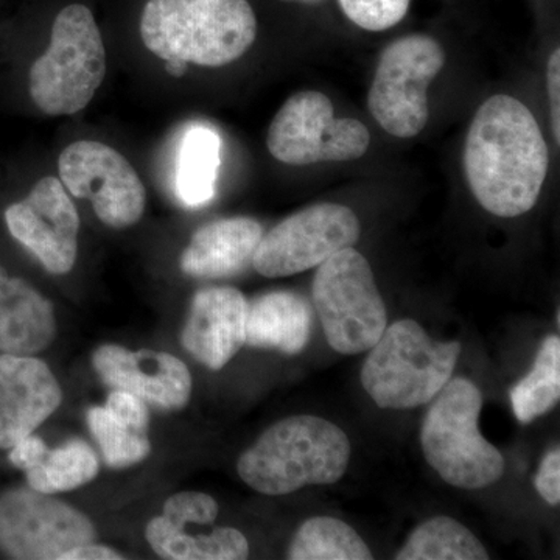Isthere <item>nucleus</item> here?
Here are the masks:
<instances>
[{
  "instance_id": "nucleus-1",
  "label": "nucleus",
  "mask_w": 560,
  "mask_h": 560,
  "mask_svg": "<svg viewBox=\"0 0 560 560\" xmlns=\"http://www.w3.org/2000/svg\"><path fill=\"white\" fill-rule=\"evenodd\" d=\"M550 151L536 117L510 95H493L471 120L464 171L482 208L501 219L529 212L539 200Z\"/></svg>"
},
{
  "instance_id": "nucleus-2",
  "label": "nucleus",
  "mask_w": 560,
  "mask_h": 560,
  "mask_svg": "<svg viewBox=\"0 0 560 560\" xmlns=\"http://www.w3.org/2000/svg\"><path fill=\"white\" fill-rule=\"evenodd\" d=\"M140 36L161 60L221 68L253 46L257 18L248 0H149Z\"/></svg>"
},
{
  "instance_id": "nucleus-3",
  "label": "nucleus",
  "mask_w": 560,
  "mask_h": 560,
  "mask_svg": "<svg viewBox=\"0 0 560 560\" xmlns=\"http://www.w3.org/2000/svg\"><path fill=\"white\" fill-rule=\"evenodd\" d=\"M352 447L340 427L318 416H291L261 433L243 452L238 477L264 495H289L305 486L340 481Z\"/></svg>"
},
{
  "instance_id": "nucleus-4",
  "label": "nucleus",
  "mask_w": 560,
  "mask_h": 560,
  "mask_svg": "<svg viewBox=\"0 0 560 560\" xmlns=\"http://www.w3.org/2000/svg\"><path fill=\"white\" fill-rule=\"evenodd\" d=\"M459 353L458 341L433 340L416 320L400 319L370 349L361 385L382 410H412L447 385Z\"/></svg>"
},
{
  "instance_id": "nucleus-5",
  "label": "nucleus",
  "mask_w": 560,
  "mask_h": 560,
  "mask_svg": "<svg viewBox=\"0 0 560 560\" xmlns=\"http://www.w3.org/2000/svg\"><path fill=\"white\" fill-rule=\"evenodd\" d=\"M481 390L467 378H451L431 400L420 430L423 456L453 488L478 490L503 477V455L482 438Z\"/></svg>"
},
{
  "instance_id": "nucleus-6",
  "label": "nucleus",
  "mask_w": 560,
  "mask_h": 560,
  "mask_svg": "<svg viewBox=\"0 0 560 560\" xmlns=\"http://www.w3.org/2000/svg\"><path fill=\"white\" fill-rule=\"evenodd\" d=\"M106 75L101 28L86 5L65 7L51 25L47 50L28 73L32 101L47 116H73L86 108Z\"/></svg>"
},
{
  "instance_id": "nucleus-7",
  "label": "nucleus",
  "mask_w": 560,
  "mask_h": 560,
  "mask_svg": "<svg viewBox=\"0 0 560 560\" xmlns=\"http://www.w3.org/2000/svg\"><path fill=\"white\" fill-rule=\"evenodd\" d=\"M313 302L327 342L342 355L366 352L388 326V312L370 261L353 246L319 265Z\"/></svg>"
},
{
  "instance_id": "nucleus-8",
  "label": "nucleus",
  "mask_w": 560,
  "mask_h": 560,
  "mask_svg": "<svg viewBox=\"0 0 560 560\" xmlns=\"http://www.w3.org/2000/svg\"><path fill=\"white\" fill-rule=\"evenodd\" d=\"M444 65V49L427 35L405 36L383 50L368 97L383 130L410 139L425 128L430 116L427 91Z\"/></svg>"
},
{
  "instance_id": "nucleus-9",
  "label": "nucleus",
  "mask_w": 560,
  "mask_h": 560,
  "mask_svg": "<svg viewBox=\"0 0 560 560\" xmlns=\"http://www.w3.org/2000/svg\"><path fill=\"white\" fill-rule=\"evenodd\" d=\"M370 143L368 128L355 119H335L334 105L318 91L291 95L267 135L271 156L289 165L355 161Z\"/></svg>"
},
{
  "instance_id": "nucleus-10",
  "label": "nucleus",
  "mask_w": 560,
  "mask_h": 560,
  "mask_svg": "<svg viewBox=\"0 0 560 560\" xmlns=\"http://www.w3.org/2000/svg\"><path fill=\"white\" fill-rule=\"evenodd\" d=\"M361 226L352 209L335 202L313 205L264 234L253 267L265 278H287L318 268L338 250L359 242Z\"/></svg>"
},
{
  "instance_id": "nucleus-11",
  "label": "nucleus",
  "mask_w": 560,
  "mask_h": 560,
  "mask_svg": "<svg viewBox=\"0 0 560 560\" xmlns=\"http://www.w3.org/2000/svg\"><path fill=\"white\" fill-rule=\"evenodd\" d=\"M95 539L91 518L50 493L31 488L0 495V550L11 559L61 560Z\"/></svg>"
},
{
  "instance_id": "nucleus-12",
  "label": "nucleus",
  "mask_w": 560,
  "mask_h": 560,
  "mask_svg": "<svg viewBox=\"0 0 560 560\" xmlns=\"http://www.w3.org/2000/svg\"><path fill=\"white\" fill-rule=\"evenodd\" d=\"M66 190L91 200L95 215L106 226H135L145 212L147 190L135 167L119 151L97 140H77L58 160Z\"/></svg>"
},
{
  "instance_id": "nucleus-13",
  "label": "nucleus",
  "mask_w": 560,
  "mask_h": 560,
  "mask_svg": "<svg viewBox=\"0 0 560 560\" xmlns=\"http://www.w3.org/2000/svg\"><path fill=\"white\" fill-rule=\"evenodd\" d=\"M10 234L51 275H68L79 254L80 215L60 178L46 176L5 210Z\"/></svg>"
},
{
  "instance_id": "nucleus-14",
  "label": "nucleus",
  "mask_w": 560,
  "mask_h": 560,
  "mask_svg": "<svg viewBox=\"0 0 560 560\" xmlns=\"http://www.w3.org/2000/svg\"><path fill=\"white\" fill-rule=\"evenodd\" d=\"M92 364L110 388L128 390L162 410H180L190 400L189 368L172 353L105 345L95 350Z\"/></svg>"
},
{
  "instance_id": "nucleus-15",
  "label": "nucleus",
  "mask_w": 560,
  "mask_h": 560,
  "mask_svg": "<svg viewBox=\"0 0 560 560\" xmlns=\"http://www.w3.org/2000/svg\"><path fill=\"white\" fill-rule=\"evenodd\" d=\"M60 383L43 360L32 355H0V448L35 433L58 410Z\"/></svg>"
},
{
  "instance_id": "nucleus-16",
  "label": "nucleus",
  "mask_w": 560,
  "mask_h": 560,
  "mask_svg": "<svg viewBox=\"0 0 560 560\" xmlns=\"http://www.w3.org/2000/svg\"><path fill=\"white\" fill-rule=\"evenodd\" d=\"M248 301L232 287H210L191 300L180 341L184 349L212 371H220L246 345Z\"/></svg>"
},
{
  "instance_id": "nucleus-17",
  "label": "nucleus",
  "mask_w": 560,
  "mask_h": 560,
  "mask_svg": "<svg viewBox=\"0 0 560 560\" xmlns=\"http://www.w3.org/2000/svg\"><path fill=\"white\" fill-rule=\"evenodd\" d=\"M261 237L260 224L248 217L212 221L191 235L180 256V270L198 279L238 275L253 264Z\"/></svg>"
},
{
  "instance_id": "nucleus-18",
  "label": "nucleus",
  "mask_w": 560,
  "mask_h": 560,
  "mask_svg": "<svg viewBox=\"0 0 560 560\" xmlns=\"http://www.w3.org/2000/svg\"><path fill=\"white\" fill-rule=\"evenodd\" d=\"M57 335L54 305L27 280L0 267V353L33 355Z\"/></svg>"
},
{
  "instance_id": "nucleus-19",
  "label": "nucleus",
  "mask_w": 560,
  "mask_h": 560,
  "mask_svg": "<svg viewBox=\"0 0 560 560\" xmlns=\"http://www.w3.org/2000/svg\"><path fill=\"white\" fill-rule=\"evenodd\" d=\"M311 334L312 308L300 294L275 291L248 304L246 345L296 355L308 345Z\"/></svg>"
},
{
  "instance_id": "nucleus-20",
  "label": "nucleus",
  "mask_w": 560,
  "mask_h": 560,
  "mask_svg": "<svg viewBox=\"0 0 560 560\" xmlns=\"http://www.w3.org/2000/svg\"><path fill=\"white\" fill-rule=\"evenodd\" d=\"M145 537L151 550L162 559L242 560L249 556L248 540L238 529L217 528L208 534H190L164 515L151 518Z\"/></svg>"
},
{
  "instance_id": "nucleus-21",
  "label": "nucleus",
  "mask_w": 560,
  "mask_h": 560,
  "mask_svg": "<svg viewBox=\"0 0 560 560\" xmlns=\"http://www.w3.org/2000/svg\"><path fill=\"white\" fill-rule=\"evenodd\" d=\"M220 149V136L206 125L184 132L176 158V194L187 208H201L215 195Z\"/></svg>"
},
{
  "instance_id": "nucleus-22",
  "label": "nucleus",
  "mask_w": 560,
  "mask_h": 560,
  "mask_svg": "<svg viewBox=\"0 0 560 560\" xmlns=\"http://www.w3.org/2000/svg\"><path fill=\"white\" fill-rule=\"evenodd\" d=\"M397 560H488L489 555L470 529L447 515L430 518L418 526Z\"/></svg>"
},
{
  "instance_id": "nucleus-23",
  "label": "nucleus",
  "mask_w": 560,
  "mask_h": 560,
  "mask_svg": "<svg viewBox=\"0 0 560 560\" xmlns=\"http://www.w3.org/2000/svg\"><path fill=\"white\" fill-rule=\"evenodd\" d=\"M287 559L371 560L374 556L348 523L334 517H313L294 534Z\"/></svg>"
},
{
  "instance_id": "nucleus-24",
  "label": "nucleus",
  "mask_w": 560,
  "mask_h": 560,
  "mask_svg": "<svg viewBox=\"0 0 560 560\" xmlns=\"http://www.w3.org/2000/svg\"><path fill=\"white\" fill-rule=\"evenodd\" d=\"M560 399V340L551 335L541 342L533 370L511 389L515 418L522 423L547 415Z\"/></svg>"
},
{
  "instance_id": "nucleus-25",
  "label": "nucleus",
  "mask_w": 560,
  "mask_h": 560,
  "mask_svg": "<svg viewBox=\"0 0 560 560\" xmlns=\"http://www.w3.org/2000/svg\"><path fill=\"white\" fill-rule=\"evenodd\" d=\"M98 458L84 441H70L25 470L28 486L43 493L69 492L88 485L97 477Z\"/></svg>"
},
{
  "instance_id": "nucleus-26",
  "label": "nucleus",
  "mask_w": 560,
  "mask_h": 560,
  "mask_svg": "<svg viewBox=\"0 0 560 560\" xmlns=\"http://www.w3.org/2000/svg\"><path fill=\"white\" fill-rule=\"evenodd\" d=\"M88 425L101 445L103 458L113 469L135 466L150 455L151 444L147 431L132 429L106 410V407L91 408Z\"/></svg>"
},
{
  "instance_id": "nucleus-27",
  "label": "nucleus",
  "mask_w": 560,
  "mask_h": 560,
  "mask_svg": "<svg viewBox=\"0 0 560 560\" xmlns=\"http://www.w3.org/2000/svg\"><path fill=\"white\" fill-rule=\"evenodd\" d=\"M353 24L368 32H383L407 16L411 0H338Z\"/></svg>"
},
{
  "instance_id": "nucleus-28",
  "label": "nucleus",
  "mask_w": 560,
  "mask_h": 560,
  "mask_svg": "<svg viewBox=\"0 0 560 560\" xmlns=\"http://www.w3.org/2000/svg\"><path fill=\"white\" fill-rule=\"evenodd\" d=\"M162 515L173 525H210L219 517V503L205 492H179L165 501Z\"/></svg>"
},
{
  "instance_id": "nucleus-29",
  "label": "nucleus",
  "mask_w": 560,
  "mask_h": 560,
  "mask_svg": "<svg viewBox=\"0 0 560 560\" xmlns=\"http://www.w3.org/2000/svg\"><path fill=\"white\" fill-rule=\"evenodd\" d=\"M106 410L113 412L121 422L128 423L132 429L149 430L150 412L145 401L128 390L114 389L106 400Z\"/></svg>"
},
{
  "instance_id": "nucleus-30",
  "label": "nucleus",
  "mask_w": 560,
  "mask_h": 560,
  "mask_svg": "<svg viewBox=\"0 0 560 560\" xmlns=\"http://www.w3.org/2000/svg\"><path fill=\"white\" fill-rule=\"evenodd\" d=\"M534 485H536L537 492H539L541 499L547 501L548 504H551V506H558L560 503L559 447H556L555 451H551L541 459Z\"/></svg>"
},
{
  "instance_id": "nucleus-31",
  "label": "nucleus",
  "mask_w": 560,
  "mask_h": 560,
  "mask_svg": "<svg viewBox=\"0 0 560 560\" xmlns=\"http://www.w3.org/2000/svg\"><path fill=\"white\" fill-rule=\"evenodd\" d=\"M10 451V463L18 469L25 471L39 464L49 452V447H47L46 442L32 433L14 444Z\"/></svg>"
},
{
  "instance_id": "nucleus-32",
  "label": "nucleus",
  "mask_w": 560,
  "mask_h": 560,
  "mask_svg": "<svg viewBox=\"0 0 560 560\" xmlns=\"http://www.w3.org/2000/svg\"><path fill=\"white\" fill-rule=\"evenodd\" d=\"M548 95H550L552 136L560 143V50L550 55L547 70Z\"/></svg>"
},
{
  "instance_id": "nucleus-33",
  "label": "nucleus",
  "mask_w": 560,
  "mask_h": 560,
  "mask_svg": "<svg viewBox=\"0 0 560 560\" xmlns=\"http://www.w3.org/2000/svg\"><path fill=\"white\" fill-rule=\"evenodd\" d=\"M125 559L119 551L113 548L105 547V545H97L94 541L90 544L80 545L62 556L61 560H120Z\"/></svg>"
},
{
  "instance_id": "nucleus-34",
  "label": "nucleus",
  "mask_w": 560,
  "mask_h": 560,
  "mask_svg": "<svg viewBox=\"0 0 560 560\" xmlns=\"http://www.w3.org/2000/svg\"><path fill=\"white\" fill-rule=\"evenodd\" d=\"M187 68H189V65H187V62L184 61H165V70H167V73H171L172 77H175V79H180V77H183L184 73L187 72Z\"/></svg>"
},
{
  "instance_id": "nucleus-35",
  "label": "nucleus",
  "mask_w": 560,
  "mask_h": 560,
  "mask_svg": "<svg viewBox=\"0 0 560 560\" xmlns=\"http://www.w3.org/2000/svg\"><path fill=\"white\" fill-rule=\"evenodd\" d=\"M280 2L287 3H301V5H320L326 0H280Z\"/></svg>"
}]
</instances>
